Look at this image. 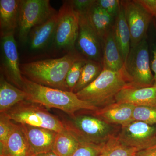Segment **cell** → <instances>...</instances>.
<instances>
[{
    "label": "cell",
    "instance_id": "cell-27",
    "mask_svg": "<svg viewBox=\"0 0 156 156\" xmlns=\"http://www.w3.org/2000/svg\"><path fill=\"white\" fill-rule=\"evenodd\" d=\"M134 121H141L149 125H156V105L134 107Z\"/></svg>",
    "mask_w": 156,
    "mask_h": 156
},
{
    "label": "cell",
    "instance_id": "cell-35",
    "mask_svg": "<svg viewBox=\"0 0 156 156\" xmlns=\"http://www.w3.org/2000/svg\"><path fill=\"white\" fill-rule=\"evenodd\" d=\"M33 156H59L54 153L53 151L48 152L41 153L36 154Z\"/></svg>",
    "mask_w": 156,
    "mask_h": 156
},
{
    "label": "cell",
    "instance_id": "cell-14",
    "mask_svg": "<svg viewBox=\"0 0 156 156\" xmlns=\"http://www.w3.org/2000/svg\"><path fill=\"white\" fill-rule=\"evenodd\" d=\"M20 125L34 154L53 151L58 132L48 128Z\"/></svg>",
    "mask_w": 156,
    "mask_h": 156
},
{
    "label": "cell",
    "instance_id": "cell-19",
    "mask_svg": "<svg viewBox=\"0 0 156 156\" xmlns=\"http://www.w3.org/2000/svg\"><path fill=\"white\" fill-rule=\"evenodd\" d=\"M28 95L9 83L2 75L0 77V113L6 112L17 104L28 100Z\"/></svg>",
    "mask_w": 156,
    "mask_h": 156
},
{
    "label": "cell",
    "instance_id": "cell-25",
    "mask_svg": "<svg viewBox=\"0 0 156 156\" xmlns=\"http://www.w3.org/2000/svg\"><path fill=\"white\" fill-rule=\"evenodd\" d=\"M136 149L127 146L113 135L104 144L99 156H136Z\"/></svg>",
    "mask_w": 156,
    "mask_h": 156
},
{
    "label": "cell",
    "instance_id": "cell-7",
    "mask_svg": "<svg viewBox=\"0 0 156 156\" xmlns=\"http://www.w3.org/2000/svg\"><path fill=\"white\" fill-rule=\"evenodd\" d=\"M131 87H147L154 84L150 61L147 37L131 48L123 66Z\"/></svg>",
    "mask_w": 156,
    "mask_h": 156
},
{
    "label": "cell",
    "instance_id": "cell-9",
    "mask_svg": "<svg viewBox=\"0 0 156 156\" xmlns=\"http://www.w3.org/2000/svg\"><path fill=\"white\" fill-rule=\"evenodd\" d=\"M14 33L1 34V74L9 83L22 89L23 76Z\"/></svg>",
    "mask_w": 156,
    "mask_h": 156
},
{
    "label": "cell",
    "instance_id": "cell-17",
    "mask_svg": "<svg viewBox=\"0 0 156 156\" xmlns=\"http://www.w3.org/2000/svg\"><path fill=\"white\" fill-rule=\"evenodd\" d=\"M0 150V156H33L34 154L19 124H15L5 145Z\"/></svg>",
    "mask_w": 156,
    "mask_h": 156
},
{
    "label": "cell",
    "instance_id": "cell-15",
    "mask_svg": "<svg viewBox=\"0 0 156 156\" xmlns=\"http://www.w3.org/2000/svg\"><path fill=\"white\" fill-rule=\"evenodd\" d=\"M134 107L129 104L114 102L93 112V115L110 125L122 127L134 121Z\"/></svg>",
    "mask_w": 156,
    "mask_h": 156
},
{
    "label": "cell",
    "instance_id": "cell-32",
    "mask_svg": "<svg viewBox=\"0 0 156 156\" xmlns=\"http://www.w3.org/2000/svg\"><path fill=\"white\" fill-rule=\"evenodd\" d=\"M75 11L79 15H87L96 0H71Z\"/></svg>",
    "mask_w": 156,
    "mask_h": 156
},
{
    "label": "cell",
    "instance_id": "cell-3",
    "mask_svg": "<svg viewBox=\"0 0 156 156\" xmlns=\"http://www.w3.org/2000/svg\"><path fill=\"white\" fill-rule=\"evenodd\" d=\"M128 86H131L130 81L123 67L118 72L103 69L95 80L76 94L81 100L99 107L115 102L117 94Z\"/></svg>",
    "mask_w": 156,
    "mask_h": 156
},
{
    "label": "cell",
    "instance_id": "cell-21",
    "mask_svg": "<svg viewBox=\"0 0 156 156\" xmlns=\"http://www.w3.org/2000/svg\"><path fill=\"white\" fill-rule=\"evenodd\" d=\"M113 32L115 40L125 63L131 48V36L122 5L119 15L115 20Z\"/></svg>",
    "mask_w": 156,
    "mask_h": 156
},
{
    "label": "cell",
    "instance_id": "cell-28",
    "mask_svg": "<svg viewBox=\"0 0 156 156\" xmlns=\"http://www.w3.org/2000/svg\"><path fill=\"white\" fill-rule=\"evenodd\" d=\"M87 60L84 57L78 59L69 70L65 81L68 91L73 92L80 79L83 66Z\"/></svg>",
    "mask_w": 156,
    "mask_h": 156
},
{
    "label": "cell",
    "instance_id": "cell-10",
    "mask_svg": "<svg viewBox=\"0 0 156 156\" xmlns=\"http://www.w3.org/2000/svg\"><path fill=\"white\" fill-rule=\"evenodd\" d=\"M125 17L130 30L131 48L147 37L154 17L136 0L121 1Z\"/></svg>",
    "mask_w": 156,
    "mask_h": 156
},
{
    "label": "cell",
    "instance_id": "cell-2",
    "mask_svg": "<svg viewBox=\"0 0 156 156\" xmlns=\"http://www.w3.org/2000/svg\"><path fill=\"white\" fill-rule=\"evenodd\" d=\"M22 90L28 95V100L41 105L46 108L62 111L72 117L81 110L94 112L99 107L80 99L76 93L53 89L32 82L23 76Z\"/></svg>",
    "mask_w": 156,
    "mask_h": 156
},
{
    "label": "cell",
    "instance_id": "cell-8",
    "mask_svg": "<svg viewBox=\"0 0 156 156\" xmlns=\"http://www.w3.org/2000/svg\"><path fill=\"white\" fill-rule=\"evenodd\" d=\"M57 12L49 0H20L17 28L20 41L26 44L32 29L44 23Z\"/></svg>",
    "mask_w": 156,
    "mask_h": 156
},
{
    "label": "cell",
    "instance_id": "cell-20",
    "mask_svg": "<svg viewBox=\"0 0 156 156\" xmlns=\"http://www.w3.org/2000/svg\"><path fill=\"white\" fill-rule=\"evenodd\" d=\"M20 0L0 1L1 34L15 33L18 28Z\"/></svg>",
    "mask_w": 156,
    "mask_h": 156
},
{
    "label": "cell",
    "instance_id": "cell-24",
    "mask_svg": "<svg viewBox=\"0 0 156 156\" xmlns=\"http://www.w3.org/2000/svg\"><path fill=\"white\" fill-rule=\"evenodd\" d=\"M103 70L102 63L98 62L87 60L83 66L80 79L73 92L77 93L89 86L99 76Z\"/></svg>",
    "mask_w": 156,
    "mask_h": 156
},
{
    "label": "cell",
    "instance_id": "cell-5",
    "mask_svg": "<svg viewBox=\"0 0 156 156\" xmlns=\"http://www.w3.org/2000/svg\"><path fill=\"white\" fill-rule=\"evenodd\" d=\"M62 121L66 129L81 142L101 144L114 135L112 125L94 115H75Z\"/></svg>",
    "mask_w": 156,
    "mask_h": 156
},
{
    "label": "cell",
    "instance_id": "cell-16",
    "mask_svg": "<svg viewBox=\"0 0 156 156\" xmlns=\"http://www.w3.org/2000/svg\"><path fill=\"white\" fill-rule=\"evenodd\" d=\"M115 102L134 106L156 105V86L141 88L128 86L117 94Z\"/></svg>",
    "mask_w": 156,
    "mask_h": 156
},
{
    "label": "cell",
    "instance_id": "cell-31",
    "mask_svg": "<svg viewBox=\"0 0 156 156\" xmlns=\"http://www.w3.org/2000/svg\"><path fill=\"white\" fill-rule=\"evenodd\" d=\"M96 4L115 19L119 15L121 8V1L119 0H96Z\"/></svg>",
    "mask_w": 156,
    "mask_h": 156
},
{
    "label": "cell",
    "instance_id": "cell-34",
    "mask_svg": "<svg viewBox=\"0 0 156 156\" xmlns=\"http://www.w3.org/2000/svg\"><path fill=\"white\" fill-rule=\"evenodd\" d=\"M136 156H156V146L147 149L138 151Z\"/></svg>",
    "mask_w": 156,
    "mask_h": 156
},
{
    "label": "cell",
    "instance_id": "cell-12",
    "mask_svg": "<svg viewBox=\"0 0 156 156\" xmlns=\"http://www.w3.org/2000/svg\"><path fill=\"white\" fill-rule=\"evenodd\" d=\"M124 144L138 151L156 145V125L133 121L122 126L117 136Z\"/></svg>",
    "mask_w": 156,
    "mask_h": 156
},
{
    "label": "cell",
    "instance_id": "cell-6",
    "mask_svg": "<svg viewBox=\"0 0 156 156\" xmlns=\"http://www.w3.org/2000/svg\"><path fill=\"white\" fill-rule=\"evenodd\" d=\"M6 113L12 121L21 125L41 127L57 132L64 131L62 121L39 103L29 100L21 101Z\"/></svg>",
    "mask_w": 156,
    "mask_h": 156
},
{
    "label": "cell",
    "instance_id": "cell-13",
    "mask_svg": "<svg viewBox=\"0 0 156 156\" xmlns=\"http://www.w3.org/2000/svg\"><path fill=\"white\" fill-rule=\"evenodd\" d=\"M58 12L44 23L37 26L31 30L26 44L30 52L37 54L51 48L53 43Z\"/></svg>",
    "mask_w": 156,
    "mask_h": 156
},
{
    "label": "cell",
    "instance_id": "cell-18",
    "mask_svg": "<svg viewBox=\"0 0 156 156\" xmlns=\"http://www.w3.org/2000/svg\"><path fill=\"white\" fill-rule=\"evenodd\" d=\"M102 66L104 69L118 72L122 69L123 60L114 34L113 27L103 39Z\"/></svg>",
    "mask_w": 156,
    "mask_h": 156
},
{
    "label": "cell",
    "instance_id": "cell-23",
    "mask_svg": "<svg viewBox=\"0 0 156 156\" xmlns=\"http://www.w3.org/2000/svg\"><path fill=\"white\" fill-rule=\"evenodd\" d=\"M80 141L66 129L56 135L53 151L59 156H71Z\"/></svg>",
    "mask_w": 156,
    "mask_h": 156
},
{
    "label": "cell",
    "instance_id": "cell-36",
    "mask_svg": "<svg viewBox=\"0 0 156 156\" xmlns=\"http://www.w3.org/2000/svg\"></svg>",
    "mask_w": 156,
    "mask_h": 156
},
{
    "label": "cell",
    "instance_id": "cell-29",
    "mask_svg": "<svg viewBox=\"0 0 156 156\" xmlns=\"http://www.w3.org/2000/svg\"><path fill=\"white\" fill-rule=\"evenodd\" d=\"M104 143L96 144L80 141L71 156H99Z\"/></svg>",
    "mask_w": 156,
    "mask_h": 156
},
{
    "label": "cell",
    "instance_id": "cell-33",
    "mask_svg": "<svg viewBox=\"0 0 156 156\" xmlns=\"http://www.w3.org/2000/svg\"><path fill=\"white\" fill-rule=\"evenodd\" d=\"M156 19V0H136Z\"/></svg>",
    "mask_w": 156,
    "mask_h": 156
},
{
    "label": "cell",
    "instance_id": "cell-11",
    "mask_svg": "<svg viewBox=\"0 0 156 156\" xmlns=\"http://www.w3.org/2000/svg\"><path fill=\"white\" fill-rule=\"evenodd\" d=\"M87 16L79 15V33L76 48L86 59L102 63L103 40L89 23Z\"/></svg>",
    "mask_w": 156,
    "mask_h": 156
},
{
    "label": "cell",
    "instance_id": "cell-22",
    "mask_svg": "<svg viewBox=\"0 0 156 156\" xmlns=\"http://www.w3.org/2000/svg\"><path fill=\"white\" fill-rule=\"evenodd\" d=\"M87 17L89 23L102 40L113 27L115 20L105 10L98 6L96 2Z\"/></svg>",
    "mask_w": 156,
    "mask_h": 156
},
{
    "label": "cell",
    "instance_id": "cell-1",
    "mask_svg": "<svg viewBox=\"0 0 156 156\" xmlns=\"http://www.w3.org/2000/svg\"><path fill=\"white\" fill-rule=\"evenodd\" d=\"M83 57L76 49L58 58L20 63V67L22 76L32 82L68 91L65 82L66 75L73 63Z\"/></svg>",
    "mask_w": 156,
    "mask_h": 156
},
{
    "label": "cell",
    "instance_id": "cell-30",
    "mask_svg": "<svg viewBox=\"0 0 156 156\" xmlns=\"http://www.w3.org/2000/svg\"><path fill=\"white\" fill-rule=\"evenodd\" d=\"M6 112L0 113V148L5 145L15 124Z\"/></svg>",
    "mask_w": 156,
    "mask_h": 156
},
{
    "label": "cell",
    "instance_id": "cell-26",
    "mask_svg": "<svg viewBox=\"0 0 156 156\" xmlns=\"http://www.w3.org/2000/svg\"><path fill=\"white\" fill-rule=\"evenodd\" d=\"M149 51L150 61L152 72L153 73L154 84L156 86V19L153 18L147 34Z\"/></svg>",
    "mask_w": 156,
    "mask_h": 156
},
{
    "label": "cell",
    "instance_id": "cell-4",
    "mask_svg": "<svg viewBox=\"0 0 156 156\" xmlns=\"http://www.w3.org/2000/svg\"><path fill=\"white\" fill-rule=\"evenodd\" d=\"M58 14L54 38L50 49L54 56H64L76 49L79 33V14L74 9L71 0L62 1Z\"/></svg>",
    "mask_w": 156,
    "mask_h": 156
}]
</instances>
